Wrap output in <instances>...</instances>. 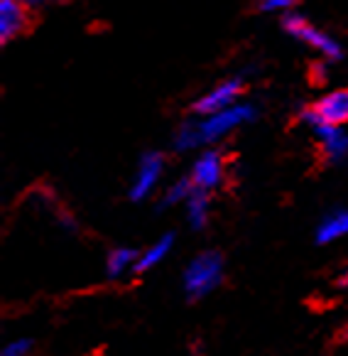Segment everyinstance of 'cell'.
Segmentation results:
<instances>
[{
	"mask_svg": "<svg viewBox=\"0 0 348 356\" xmlns=\"http://www.w3.org/2000/svg\"><path fill=\"white\" fill-rule=\"evenodd\" d=\"M224 280V256L219 251H204L184 270V290L192 300H199L216 290Z\"/></svg>",
	"mask_w": 348,
	"mask_h": 356,
	"instance_id": "obj_1",
	"label": "cell"
},
{
	"mask_svg": "<svg viewBox=\"0 0 348 356\" xmlns=\"http://www.w3.org/2000/svg\"><path fill=\"white\" fill-rule=\"evenodd\" d=\"M301 121H304V126L319 138V143H322V155L326 157L329 163H341L343 157L348 155V136L341 128L324 123L322 118L314 113L312 106L301 111Z\"/></svg>",
	"mask_w": 348,
	"mask_h": 356,
	"instance_id": "obj_2",
	"label": "cell"
},
{
	"mask_svg": "<svg viewBox=\"0 0 348 356\" xmlns=\"http://www.w3.org/2000/svg\"><path fill=\"white\" fill-rule=\"evenodd\" d=\"M282 27H285L292 37H297V40H301L304 44H309L312 49H319L324 57H329V59H341L343 57L338 42H333L326 32L317 30V27H314L307 17H301L299 13H287L285 20H282Z\"/></svg>",
	"mask_w": 348,
	"mask_h": 356,
	"instance_id": "obj_3",
	"label": "cell"
},
{
	"mask_svg": "<svg viewBox=\"0 0 348 356\" xmlns=\"http://www.w3.org/2000/svg\"><path fill=\"white\" fill-rule=\"evenodd\" d=\"M255 118V108L250 104H240L233 106L229 111H221L216 115H208L204 121H199V131H201V143H213L221 140L224 136H229L231 131L240 128L243 123L253 121Z\"/></svg>",
	"mask_w": 348,
	"mask_h": 356,
	"instance_id": "obj_4",
	"label": "cell"
},
{
	"mask_svg": "<svg viewBox=\"0 0 348 356\" xmlns=\"http://www.w3.org/2000/svg\"><path fill=\"white\" fill-rule=\"evenodd\" d=\"M240 91H243V81L240 79H229V81H224V84H219L216 89L208 91L206 96H201L194 104V113L208 118V115H216L221 111L233 108V101L238 99Z\"/></svg>",
	"mask_w": 348,
	"mask_h": 356,
	"instance_id": "obj_5",
	"label": "cell"
},
{
	"mask_svg": "<svg viewBox=\"0 0 348 356\" xmlns=\"http://www.w3.org/2000/svg\"><path fill=\"white\" fill-rule=\"evenodd\" d=\"M162 165H165V157L162 152H145L140 160V168H138V175L130 184V200L133 202H142L147 194L155 189L157 179L162 175Z\"/></svg>",
	"mask_w": 348,
	"mask_h": 356,
	"instance_id": "obj_6",
	"label": "cell"
},
{
	"mask_svg": "<svg viewBox=\"0 0 348 356\" xmlns=\"http://www.w3.org/2000/svg\"><path fill=\"white\" fill-rule=\"evenodd\" d=\"M226 172V163H224V155L216 150H208L199 157L197 163H194L192 170V182L197 189L201 192H211L213 187H219L221 179H224Z\"/></svg>",
	"mask_w": 348,
	"mask_h": 356,
	"instance_id": "obj_7",
	"label": "cell"
},
{
	"mask_svg": "<svg viewBox=\"0 0 348 356\" xmlns=\"http://www.w3.org/2000/svg\"><path fill=\"white\" fill-rule=\"evenodd\" d=\"M312 108L324 123L341 128L343 123H348V89H338L322 96Z\"/></svg>",
	"mask_w": 348,
	"mask_h": 356,
	"instance_id": "obj_8",
	"label": "cell"
},
{
	"mask_svg": "<svg viewBox=\"0 0 348 356\" xmlns=\"http://www.w3.org/2000/svg\"><path fill=\"white\" fill-rule=\"evenodd\" d=\"M27 30V8L15 0L0 3V42L6 44Z\"/></svg>",
	"mask_w": 348,
	"mask_h": 356,
	"instance_id": "obj_9",
	"label": "cell"
},
{
	"mask_svg": "<svg viewBox=\"0 0 348 356\" xmlns=\"http://www.w3.org/2000/svg\"><path fill=\"white\" fill-rule=\"evenodd\" d=\"M346 234H348V209H336L322 219V224L317 229V243L326 246V243L336 241V238H341Z\"/></svg>",
	"mask_w": 348,
	"mask_h": 356,
	"instance_id": "obj_10",
	"label": "cell"
},
{
	"mask_svg": "<svg viewBox=\"0 0 348 356\" xmlns=\"http://www.w3.org/2000/svg\"><path fill=\"white\" fill-rule=\"evenodd\" d=\"M172 246H174V234H165L160 241H155L140 258H138V263H135V268H133V270L145 273V270H150V268H155L157 263H160L162 258L172 251Z\"/></svg>",
	"mask_w": 348,
	"mask_h": 356,
	"instance_id": "obj_11",
	"label": "cell"
},
{
	"mask_svg": "<svg viewBox=\"0 0 348 356\" xmlns=\"http://www.w3.org/2000/svg\"><path fill=\"white\" fill-rule=\"evenodd\" d=\"M187 214H189V224H192L194 229H204V226H206V216H208L206 192L194 187L192 197L187 200Z\"/></svg>",
	"mask_w": 348,
	"mask_h": 356,
	"instance_id": "obj_12",
	"label": "cell"
},
{
	"mask_svg": "<svg viewBox=\"0 0 348 356\" xmlns=\"http://www.w3.org/2000/svg\"><path fill=\"white\" fill-rule=\"evenodd\" d=\"M138 253L133 251V248H115V251H110V256H108V275L110 278H118V275H123L128 268H135V263H138Z\"/></svg>",
	"mask_w": 348,
	"mask_h": 356,
	"instance_id": "obj_13",
	"label": "cell"
},
{
	"mask_svg": "<svg viewBox=\"0 0 348 356\" xmlns=\"http://www.w3.org/2000/svg\"><path fill=\"white\" fill-rule=\"evenodd\" d=\"M201 145V131H199V123H182L179 131L174 133V150L187 152L194 150V147Z\"/></svg>",
	"mask_w": 348,
	"mask_h": 356,
	"instance_id": "obj_14",
	"label": "cell"
},
{
	"mask_svg": "<svg viewBox=\"0 0 348 356\" xmlns=\"http://www.w3.org/2000/svg\"><path fill=\"white\" fill-rule=\"evenodd\" d=\"M194 192V182L192 177H184V179H177V182L172 184L169 189L165 192V197L160 200V209H167V207H174L179 204V202H187L189 197H192Z\"/></svg>",
	"mask_w": 348,
	"mask_h": 356,
	"instance_id": "obj_15",
	"label": "cell"
},
{
	"mask_svg": "<svg viewBox=\"0 0 348 356\" xmlns=\"http://www.w3.org/2000/svg\"><path fill=\"white\" fill-rule=\"evenodd\" d=\"M32 341L30 339H15L3 349V356H25L30 351Z\"/></svg>",
	"mask_w": 348,
	"mask_h": 356,
	"instance_id": "obj_16",
	"label": "cell"
},
{
	"mask_svg": "<svg viewBox=\"0 0 348 356\" xmlns=\"http://www.w3.org/2000/svg\"><path fill=\"white\" fill-rule=\"evenodd\" d=\"M290 8H295V0H265V3H260V10L263 13L290 10Z\"/></svg>",
	"mask_w": 348,
	"mask_h": 356,
	"instance_id": "obj_17",
	"label": "cell"
},
{
	"mask_svg": "<svg viewBox=\"0 0 348 356\" xmlns=\"http://www.w3.org/2000/svg\"><path fill=\"white\" fill-rule=\"evenodd\" d=\"M338 339H341V341H348V325L341 330V334H338Z\"/></svg>",
	"mask_w": 348,
	"mask_h": 356,
	"instance_id": "obj_18",
	"label": "cell"
},
{
	"mask_svg": "<svg viewBox=\"0 0 348 356\" xmlns=\"http://www.w3.org/2000/svg\"><path fill=\"white\" fill-rule=\"evenodd\" d=\"M338 288H348V273H346V275H343L341 280H338Z\"/></svg>",
	"mask_w": 348,
	"mask_h": 356,
	"instance_id": "obj_19",
	"label": "cell"
}]
</instances>
